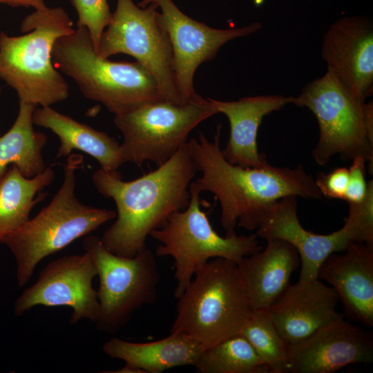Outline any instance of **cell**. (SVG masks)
<instances>
[{
    "instance_id": "1",
    "label": "cell",
    "mask_w": 373,
    "mask_h": 373,
    "mask_svg": "<svg viewBox=\"0 0 373 373\" xmlns=\"http://www.w3.org/2000/svg\"><path fill=\"white\" fill-rule=\"evenodd\" d=\"M198 171L188 142L155 170L133 180H124L118 169L96 170L93 184L117 208L115 221L100 238L104 247L126 258L142 251L153 230L188 206L189 185Z\"/></svg>"
},
{
    "instance_id": "2",
    "label": "cell",
    "mask_w": 373,
    "mask_h": 373,
    "mask_svg": "<svg viewBox=\"0 0 373 373\" xmlns=\"http://www.w3.org/2000/svg\"><path fill=\"white\" fill-rule=\"evenodd\" d=\"M221 125L213 141L200 133L188 142L202 176L193 181L198 189L213 193L221 207L220 222L226 236L236 234L237 223L245 229H257L268 209L277 200L295 196L321 200L313 177L303 165L295 169L242 167L228 162L220 145Z\"/></svg>"
},
{
    "instance_id": "3",
    "label": "cell",
    "mask_w": 373,
    "mask_h": 373,
    "mask_svg": "<svg viewBox=\"0 0 373 373\" xmlns=\"http://www.w3.org/2000/svg\"><path fill=\"white\" fill-rule=\"evenodd\" d=\"M61 7L35 10L21 24L25 35L0 32V79L13 88L19 102L50 106L66 99L69 86L54 66L52 50L60 37L74 31Z\"/></svg>"
},
{
    "instance_id": "4",
    "label": "cell",
    "mask_w": 373,
    "mask_h": 373,
    "mask_svg": "<svg viewBox=\"0 0 373 373\" xmlns=\"http://www.w3.org/2000/svg\"><path fill=\"white\" fill-rule=\"evenodd\" d=\"M82 162V155L70 154L64 165L62 184L48 204L0 241L15 258L21 287L44 258L116 218V211L88 206L75 195L76 172Z\"/></svg>"
},
{
    "instance_id": "5",
    "label": "cell",
    "mask_w": 373,
    "mask_h": 373,
    "mask_svg": "<svg viewBox=\"0 0 373 373\" xmlns=\"http://www.w3.org/2000/svg\"><path fill=\"white\" fill-rule=\"evenodd\" d=\"M52 60L85 97L100 102L115 115L165 100L155 79L137 61H113L99 56L84 26H77L55 41Z\"/></svg>"
},
{
    "instance_id": "6",
    "label": "cell",
    "mask_w": 373,
    "mask_h": 373,
    "mask_svg": "<svg viewBox=\"0 0 373 373\" xmlns=\"http://www.w3.org/2000/svg\"><path fill=\"white\" fill-rule=\"evenodd\" d=\"M177 299L171 333L187 335L204 350L239 334L252 312L237 263L222 258L200 267Z\"/></svg>"
},
{
    "instance_id": "7",
    "label": "cell",
    "mask_w": 373,
    "mask_h": 373,
    "mask_svg": "<svg viewBox=\"0 0 373 373\" xmlns=\"http://www.w3.org/2000/svg\"><path fill=\"white\" fill-rule=\"evenodd\" d=\"M293 104L315 116L319 138L312 151L315 162L327 164L335 155L344 160L363 157L373 171V104L352 93L329 70L309 82Z\"/></svg>"
},
{
    "instance_id": "8",
    "label": "cell",
    "mask_w": 373,
    "mask_h": 373,
    "mask_svg": "<svg viewBox=\"0 0 373 373\" xmlns=\"http://www.w3.org/2000/svg\"><path fill=\"white\" fill-rule=\"evenodd\" d=\"M189 191L188 206L173 213L150 234L160 243L156 247L155 255L173 259L175 298L183 293L197 269L211 259L222 258L238 264L244 257L262 249L256 233L220 236L200 208L201 192L193 181L189 185Z\"/></svg>"
},
{
    "instance_id": "9",
    "label": "cell",
    "mask_w": 373,
    "mask_h": 373,
    "mask_svg": "<svg viewBox=\"0 0 373 373\" xmlns=\"http://www.w3.org/2000/svg\"><path fill=\"white\" fill-rule=\"evenodd\" d=\"M217 113L209 101L200 96L184 104L151 102L115 115L114 123L123 135L124 163L163 164L187 142L194 128Z\"/></svg>"
},
{
    "instance_id": "10",
    "label": "cell",
    "mask_w": 373,
    "mask_h": 373,
    "mask_svg": "<svg viewBox=\"0 0 373 373\" xmlns=\"http://www.w3.org/2000/svg\"><path fill=\"white\" fill-rule=\"evenodd\" d=\"M83 247L99 279V315L95 324L102 332L115 334L136 310L157 299L160 273L155 256L147 246L132 258L115 255L96 236H86Z\"/></svg>"
},
{
    "instance_id": "11",
    "label": "cell",
    "mask_w": 373,
    "mask_h": 373,
    "mask_svg": "<svg viewBox=\"0 0 373 373\" xmlns=\"http://www.w3.org/2000/svg\"><path fill=\"white\" fill-rule=\"evenodd\" d=\"M157 8L155 3L141 8L133 0H117L97 52L108 59L132 56L153 76L165 100L184 104L175 85L172 47Z\"/></svg>"
},
{
    "instance_id": "12",
    "label": "cell",
    "mask_w": 373,
    "mask_h": 373,
    "mask_svg": "<svg viewBox=\"0 0 373 373\" xmlns=\"http://www.w3.org/2000/svg\"><path fill=\"white\" fill-rule=\"evenodd\" d=\"M151 3L161 9L160 19L173 50L175 85L184 102L200 97L193 87V76L202 63L213 59L229 41L262 27L260 22L254 21L237 28H213L186 15L172 0H142L137 6L144 8Z\"/></svg>"
},
{
    "instance_id": "13",
    "label": "cell",
    "mask_w": 373,
    "mask_h": 373,
    "mask_svg": "<svg viewBox=\"0 0 373 373\" xmlns=\"http://www.w3.org/2000/svg\"><path fill=\"white\" fill-rule=\"evenodd\" d=\"M97 270L91 255L66 256L49 262L37 281L26 289L14 305V314L23 315L37 305L67 306L73 309L70 324L82 319L95 323L99 315L97 292L93 280Z\"/></svg>"
},
{
    "instance_id": "14",
    "label": "cell",
    "mask_w": 373,
    "mask_h": 373,
    "mask_svg": "<svg viewBox=\"0 0 373 373\" xmlns=\"http://www.w3.org/2000/svg\"><path fill=\"white\" fill-rule=\"evenodd\" d=\"M373 361V334L341 316L288 346L287 372L332 373Z\"/></svg>"
},
{
    "instance_id": "15",
    "label": "cell",
    "mask_w": 373,
    "mask_h": 373,
    "mask_svg": "<svg viewBox=\"0 0 373 373\" xmlns=\"http://www.w3.org/2000/svg\"><path fill=\"white\" fill-rule=\"evenodd\" d=\"M321 56L352 93L365 101L373 93V23L362 16L335 21L324 35Z\"/></svg>"
},
{
    "instance_id": "16",
    "label": "cell",
    "mask_w": 373,
    "mask_h": 373,
    "mask_svg": "<svg viewBox=\"0 0 373 373\" xmlns=\"http://www.w3.org/2000/svg\"><path fill=\"white\" fill-rule=\"evenodd\" d=\"M256 234L265 240H284L296 249L301 265L300 280L317 279L326 258L332 253L344 251L352 242L344 227L327 235L306 230L298 218L295 196L275 202L263 216Z\"/></svg>"
},
{
    "instance_id": "17",
    "label": "cell",
    "mask_w": 373,
    "mask_h": 373,
    "mask_svg": "<svg viewBox=\"0 0 373 373\" xmlns=\"http://www.w3.org/2000/svg\"><path fill=\"white\" fill-rule=\"evenodd\" d=\"M338 302L336 291L318 278L298 280L268 312L282 337L288 345H293L343 316L336 309Z\"/></svg>"
},
{
    "instance_id": "18",
    "label": "cell",
    "mask_w": 373,
    "mask_h": 373,
    "mask_svg": "<svg viewBox=\"0 0 373 373\" xmlns=\"http://www.w3.org/2000/svg\"><path fill=\"white\" fill-rule=\"evenodd\" d=\"M332 253L321 265L318 278L336 291L345 313L373 326V247L352 242L344 254Z\"/></svg>"
},
{
    "instance_id": "19",
    "label": "cell",
    "mask_w": 373,
    "mask_h": 373,
    "mask_svg": "<svg viewBox=\"0 0 373 373\" xmlns=\"http://www.w3.org/2000/svg\"><path fill=\"white\" fill-rule=\"evenodd\" d=\"M207 99L217 113L224 114L229 122V138L222 149L225 160L242 167L268 166L266 155L258 149V128L266 115L293 104L294 97L269 95L246 97L236 101Z\"/></svg>"
},
{
    "instance_id": "20",
    "label": "cell",
    "mask_w": 373,
    "mask_h": 373,
    "mask_svg": "<svg viewBox=\"0 0 373 373\" xmlns=\"http://www.w3.org/2000/svg\"><path fill=\"white\" fill-rule=\"evenodd\" d=\"M266 240L265 249L237 264L252 310H268L289 287L291 276L300 264L291 245L277 238Z\"/></svg>"
},
{
    "instance_id": "21",
    "label": "cell",
    "mask_w": 373,
    "mask_h": 373,
    "mask_svg": "<svg viewBox=\"0 0 373 373\" xmlns=\"http://www.w3.org/2000/svg\"><path fill=\"white\" fill-rule=\"evenodd\" d=\"M102 350L111 358L122 360L143 373H161L175 367L195 366L204 348L187 335L170 333L165 338L148 343L113 338L104 343Z\"/></svg>"
},
{
    "instance_id": "22",
    "label": "cell",
    "mask_w": 373,
    "mask_h": 373,
    "mask_svg": "<svg viewBox=\"0 0 373 373\" xmlns=\"http://www.w3.org/2000/svg\"><path fill=\"white\" fill-rule=\"evenodd\" d=\"M34 124L48 128L59 138L57 157L68 156L73 150L81 151L95 159L105 170H117L124 164L120 144L103 131L79 122L50 106L35 108Z\"/></svg>"
},
{
    "instance_id": "23",
    "label": "cell",
    "mask_w": 373,
    "mask_h": 373,
    "mask_svg": "<svg viewBox=\"0 0 373 373\" xmlns=\"http://www.w3.org/2000/svg\"><path fill=\"white\" fill-rule=\"evenodd\" d=\"M54 179L50 166L33 178H26L11 165L0 176V241L30 219L33 207L48 195L44 189Z\"/></svg>"
},
{
    "instance_id": "24",
    "label": "cell",
    "mask_w": 373,
    "mask_h": 373,
    "mask_svg": "<svg viewBox=\"0 0 373 373\" xmlns=\"http://www.w3.org/2000/svg\"><path fill=\"white\" fill-rule=\"evenodd\" d=\"M37 106L19 102L17 117L11 128L0 135V176L15 165L26 178H33L47 167L42 150L48 137L33 127L32 115Z\"/></svg>"
},
{
    "instance_id": "25",
    "label": "cell",
    "mask_w": 373,
    "mask_h": 373,
    "mask_svg": "<svg viewBox=\"0 0 373 373\" xmlns=\"http://www.w3.org/2000/svg\"><path fill=\"white\" fill-rule=\"evenodd\" d=\"M195 367L201 373H268L251 344L240 334L204 349Z\"/></svg>"
},
{
    "instance_id": "26",
    "label": "cell",
    "mask_w": 373,
    "mask_h": 373,
    "mask_svg": "<svg viewBox=\"0 0 373 373\" xmlns=\"http://www.w3.org/2000/svg\"><path fill=\"white\" fill-rule=\"evenodd\" d=\"M240 334L251 344L268 373L287 372L289 345L268 310H252Z\"/></svg>"
},
{
    "instance_id": "27",
    "label": "cell",
    "mask_w": 373,
    "mask_h": 373,
    "mask_svg": "<svg viewBox=\"0 0 373 373\" xmlns=\"http://www.w3.org/2000/svg\"><path fill=\"white\" fill-rule=\"evenodd\" d=\"M348 204L343 227L352 242L373 247V181L368 182L367 194L361 202Z\"/></svg>"
},
{
    "instance_id": "28",
    "label": "cell",
    "mask_w": 373,
    "mask_h": 373,
    "mask_svg": "<svg viewBox=\"0 0 373 373\" xmlns=\"http://www.w3.org/2000/svg\"><path fill=\"white\" fill-rule=\"evenodd\" d=\"M70 1L78 16L77 26L88 29L94 49L97 52L102 34L112 16L107 0Z\"/></svg>"
},
{
    "instance_id": "29",
    "label": "cell",
    "mask_w": 373,
    "mask_h": 373,
    "mask_svg": "<svg viewBox=\"0 0 373 373\" xmlns=\"http://www.w3.org/2000/svg\"><path fill=\"white\" fill-rule=\"evenodd\" d=\"M348 177V169L338 167L328 173H319L314 180L323 196L332 199L344 200Z\"/></svg>"
},
{
    "instance_id": "30",
    "label": "cell",
    "mask_w": 373,
    "mask_h": 373,
    "mask_svg": "<svg viewBox=\"0 0 373 373\" xmlns=\"http://www.w3.org/2000/svg\"><path fill=\"white\" fill-rule=\"evenodd\" d=\"M365 162L362 157H355L348 169V183L344 198L348 203L360 202L367 194L368 182L365 179Z\"/></svg>"
},
{
    "instance_id": "31",
    "label": "cell",
    "mask_w": 373,
    "mask_h": 373,
    "mask_svg": "<svg viewBox=\"0 0 373 373\" xmlns=\"http://www.w3.org/2000/svg\"><path fill=\"white\" fill-rule=\"evenodd\" d=\"M0 3L12 7H32L35 10H44L47 8L44 0H0Z\"/></svg>"
},
{
    "instance_id": "32",
    "label": "cell",
    "mask_w": 373,
    "mask_h": 373,
    "mask_svg": "<svg viewBox=\"0 0 373 373\" xmlns=\"http://www.w3.org/2000/svg\"><path fill=\"white\" fill-rule=\"evenodd\" d=\"M107 372L117 373H143L140 370L125 364V365L117 371H108Z\"/></svg>"
},
{
    "instance_id": "33",
    "label": "cell",
    "mask_w": 373,
    "mask_h": 373,
    "mask_svg": "<svg viewBox=\"0 0 373 373\" xmlns=\"http://www.w3.org/2000/svg\"><path fill=\"white\" fill-rule=\"evenodd\" d=\"M1 87H0V93H1Z\"/></svg>"
}]
</instances>
